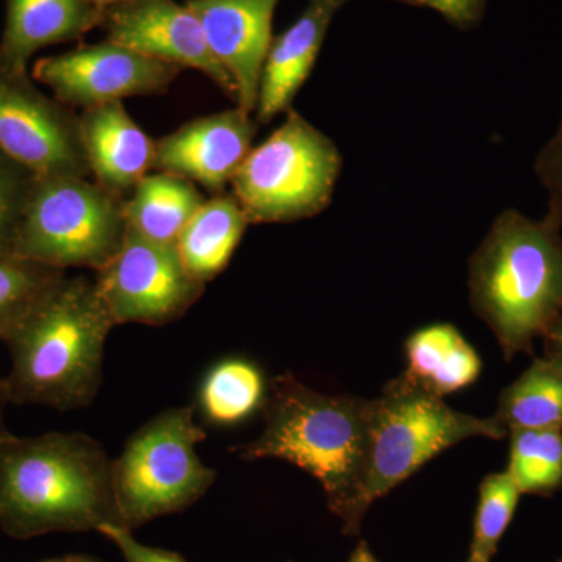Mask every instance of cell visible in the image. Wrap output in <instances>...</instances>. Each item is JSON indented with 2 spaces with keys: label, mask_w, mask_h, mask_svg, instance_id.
I'll return each instance as SVG.
<instances>
[{
  "label": "cell",
  "mask_w": 562,
  "mask_h": 562,
  "mask_svg": "<svg viewBox=\"0 0 562 562\" xmlns=\"http://www.w3.org/2000/svg\"><path fill=\"white\" fill-rule=\"evenodd\" d=\"M205 439L195 422V406L166 409L133 432L111 461L122 527L135 530L183 512L209 492L216 472L195 452Z\"/></svg>",
  "instance_id": "8992f818"
},
{
  "label": "cell",
  "mask_w": 562,
  "mask_h": 562,
  "mask_svg": "<svg viewBox=\"0 0 562 562\" xmlns=\"http://www.w3.org/2000/svg\"><path fill=\"white\" fill-rule=\"evenodd\" d=\"M369 464L361 509L419 471L432 458L471 438L503 439L497 417H479L450 408L442 397L420 390L401 375L371 401Z\"/></svg>",
  "instance_id": "5b68a950"
},
{
  "label": "cell",
  "mask_w": 562,
  "mask_h": 562,
  "mask_svg": "<svg viewBox=\"0 0 562 562\" xmlns=\"http://www.w3.org/2000/svg\"><path fill=\"white\" fill-rule=\"evenodd\" d=\"M41 562H103L99 558L90 557V554H68V557L54 558V560Z\"/></svg>",
  "instance_id": "d6a6232c"
},
{
  "label": "cell",
  "mask_w": 562,
  "mask_h": 562,
  "mask_svg": "<svg viewBox=\"0 0 562 562\" xmlns=\"http://www.w3.org/2000/svg\"><path fill=\"white\" fill-rule=\"evenodd\" d=\"M79 117L81 140L95 183L127 201L154 168L155 140L132 120L124 102L83 109Z\"/></svg>",
  "instance_id": "9a60e30c"
},
{
  "label": "cell",
  "mask_w": 562,
  "mask_h": 562,
  "mask_svg": "<svg viewBox=\"0 0 562 562\" xmlns=\"http://www.w3.org/2000/svg\"><path fill=\"white\" fill-rule=\"evenodd\" d=\"M257 125L238 106L184 122L155 140L154 169L222 194L250 154Z\"/></svg>",
  "instance_id": "4fadbf2b"
},
{
  "label": "cell",
  "mask_w": 562,
  "mask_h": 562,
  "mask_svg": "<svg viewBox=\"0 0 562 562\" xmlns=\"http://www.w3.org/2000/svg\"><path fill=\"white\" fill-rule=\"evenodd\" d=\"M195 183L171 173H149L125 201L128 228L154 241L176 244L203 202Z\"/></svg>",
  "instance_id": "ffe728a7"
},
{
  "label": "cell",
  "mask_w": 562,
  "mask_h": 562,
  "mask_svg": "<svg viewBox=\"0 0 562 562\" xmlns=\"http://www.w3.org/2000/svg\"><path fill=\"white\" fill-rule=\"evenodd\" d=\"M268 386L254 362L232 358L217 362L202 380L198 408L213 425H236L262 409Z\"/></svg>",
  "instance_id": "7402d4cb"
},
{
  "label": "cell",
  "mask_w": 562,
  "mask_h": 562,
  "mask_svg": "<svg viewBox=\"0 0 562 562\" xmlns=\"http://www.w3.org/2000/svg\"><path fill=\"white\" fill-rule=\"evenodd\" d=\"M338 0H310L299 20L288 31L273 36L258 91L257 122L269 124L273 117L292 110V102L316 65L322 44Z\"/></svg>",
  "instance_id": "2e32d148"
},
{
  "label": "cell",
  "mask_w": 562,
  "mask_h": 562,
  "mask_svg": "<svg viewBox=\"0 0 562 562\" xmlns=\"http://www.w3.org/2000/svg\"><path fill=\"white\" fill-rule=\"evenodd\" d=\"M125 199L88 177H36L14 254L50 268L99 271L120 251Z\"/></svg>",
  "instance_id": "ba28073f"
},
{
  "label": "cell",
  "mask_w": 562,
  "mask_h": 562,
  "mask_svg": "<svg viewBox=\"0 0 562 562\" xmlns=\"http://www.w3.org/2000/svg\"><path fill=\"white\" fill-rule=\"evenodd\" d=\"M0 149L38 177H90L79 114L29 74L0 69Z\"/></svg>",
  "instance_id": "30bf717a"
},
{
  "label": "cell",
  "mask_w": 562,
  "mask_h": 562,
  "mask_svg": "<svg viewBox=\"0 0 562 562\" xmlns=\"http://www.w3.org/2000/svg\"><path fill=\"white\" fill-rule=\"evenodd\" d=\"M106 40L179 66L201 70L225 94L236 99V87L211 52L201 21L176 0H125L105 10Z\"/></svg>",
  "instance_id": "7c38bea8"
},
{
  "label": "cell",
  "mask_w": 562,
  "mask_h": 562,
  "mask_svg": "<svg viewBox=\"0 0 562 562\" xmlns=\"http://www.w3.org/2000/svg\"><path fill=\"white\" fill-rule=\"evenodd\" d=\"M113 327L95 281L65 273L3 335L11 355L10 402L63 413L90 406L101 390Z\"/></svg>",
  "instance_id": "7a4b0ae2"
},
{
  "label": "cell",
  "mask_w": 562,
  "mask_h": 562,
  "mask_svg": "<svg viewBox=\"0 0 562 562\" xmlns=\"http://www.w3.org/2000/svg\"><path fill=\"white\" fill-rule=\"evenodd\" d=\"M338 2L341 3L342 7L347 0H338ZM397 2L409 3V5H422V0H397Z\"/></svg>",
  "instance_id": "e575fe53"
},
{
  "label": "cell",
  "mask_w": 562,
  "mask_h": 562,
  "mask_svg": "<svg viewBox=\"0 0 562 562\" xmlns=\"http://www.w3.org/2000/svg\"><path fill=\"white\" fill-rule=\"evenodd\" d=\"M406 380L446 397L471 386L482 373V360L453 325L422 328L406 341Z\"/></svg>",
  "instance_id": "ac0fdd59"
},
{
  "label": "cell",
  "mask_w": 562,
  "mask_h": 562,
  "mask_svg": "<svg viewBox=\"0 0 562 562\" xmlns=\"http://www.w3.org/2000/svg\"><path fill=\"white\" fill-rule=\"evenodd\" d=\"M121 525L111 460L83 432L0 441V528L10 538L99 531Z\"/></svg>",
  "instance_id": "6da1fadb"
},
{
  "label": "cell",
  "mask_w": 562,
  "mask_h": 562,
  "mask_svg": "<svg viewBox=\"0 0 562 562\" xmlns=\"http://www.w3.org/2000/svg\"><path fill=\"white\" fill-rule=\"evenodd\" d=\"M506 430H562V368L547 357L532 361L501 394L497 414Z\"/></svg>",
  "instance_id": "44dd1931"
},
{
  "label": "cell",
  "mask_w": 562,
  "mask_h": 562,
  "mask_svg": "<svg viewBox=\"0 0 562 562\" xmlns=\"http://www.w3.org/2000/svg\"><path fill=\"white\" fill-rule=\"evenodd\" d=\"M88 2H90L91 5L98 7V9L105 11L106 9H110V7L125 2V0H88Z\"/></svg>",
  "instance_id": "836d02e7"
},
{
  "label": "cell",
  "mask_w": 562,
  "mask_h": 562,
  "mask_svg": "<svg viewBox=\"0 0 562 562\" xmlns=\"http://www.w3.org/2000/svg\"><path fill=\"white\" fill-rule=\"evenodd\" d=\"M65 273L14 251L0 254V339Z\"/></svg>",
  "instance_id": "cb8c5ba5"
},
{
  "label": "cell",
  "mask_w": 562,
  "mask_h": 562,
  "mask_svg": "<svg viewBox=\"0 0 562 562\" xmlns=\"http://www.w3.org/2000/svg\"><path fill=\"white\" fill-rule=\"evenodd\" d=\"M342 157L297 111L247 155L232 180L249 224H286L322 213L333 199Z\"/></svg>",
  "instance_id": "52a82bcc"
},
{
  "label": "cell",
  "mask_w": 562,
  "mask_h": 562,
  "mask_svg": "<svg viewBox=\"0 0 562 562\" xmlns=\"http://www.w3.org/2000/svg\"><path fill=\"white\" fill-rule=\"evenodd\" d=\"M247 225L249 220L232 192L206 199L176 243L191 276L205 284L216 279L231 262Z\"/></svg>",
  "instance_id": "d6986e66"
},
{
  "label": "cell",
  "mask_w": 562,
  "mask_h": 562,
  "mask_svg": "<svg viewBox=\"0 0 562 562\" xmlns=\"http://www.w3.org/2000/svg\"><path fill=\"white\" fill-rule=\"evenodd\" d=\"M180 72L179 66L146 57L110 40L41 58L33 66V77L70 109L162 94Z\"/></svg>",
  "instance_id": "8fae6325"
},
{
  "label": "cell",
  "mask_w": 562,
  "mask_h": 562,
  "mask_svg": "<svg viewBox=\"0 0 562 562\" xmlns=\"http://www.w3.org/2000/svg\"><path fill=\"white\" fill-rule=\"evenodd\" d=\"M422 5L438 11L458 27H468L482 18L484 0H422Z\"/></svg>",
  "instance_id": "f1b7e54d"
},
{
  "label": "cell",
  "mask_w": 562,
  "mask_h": 562,
  "mask_svg": "<svg viewBox=\"0 0 562 562\" xmlns=\"http://www.w3.org/2000/svg\"><path fill=\"white\" fill-rule=\"evenodd\" d=\"M280 0H187L201 21L206 43L236 87V106L257 110L262 66L272 43Z\"/></svg>",
  "instance_id": "5bb4252c"
},
{
  "label": "cell",
  "mask_w": 562,
  "mask_h": 562,
  "mask_svg": "<svg viewBox=\"0 0 562 562\" xmlns=\"http://www.w3.org/2000/svg\"><path fill=\"white\" fill-rule=\"evenodd\" d=\"M349 562H380L373 557L371 549H369L368 542L361 541L358 543L357 549L351 553Z\"/></svg>",
  "instance_id": "1f68e13d"
},
{
  "label": "cell",
  "mask_w": 562,
  "mask_h": 562,
  "mask_svg": "<svg viewBox=\"0 0 562 562\" xmlns=\"http://www.w3.org/2000/svg\"><path fill=\"white\" fill-rule=\"evenodd\" d=\"M562 221H536L517 210L498 214L469 262L473 312L494 331L505 360L562 316Z\"/></svg>",
  "instance_id": "277c9868"
},
{
  "label": "cell",
  "mask_w": 562,
  "mask_h": 562,
  "mask_svg": "<svg viewBox=\"0 0 562 562\" xmlns=\"http://www.w3.org/2000/svg\"><path fill=\"white\" fill-rule=\"evenodd\" d=\"M105 11L88 0H7L0 69L27 74L36 52L83 38L103 24Z\"/></svg>",
  "instance_id": "e0dca14e"
},
{
  "label": "cell",
  "mask_w": 562,
  "mask_h": 562,
  "mask_svg": "<svg viewBox=\"0 0 562 562\" xmlns=\"http://www.w3.org/2000/svg\"><path fill=\"white\" fill-rule=\"evenodd\" d=\"M465 562H480V561L471 560V558H469V560Z\"/></svg>",
  "instance_id": "d590c367"
},
{
  "label": "cell",
  "mask_w": 562,
  "mask_h": 562,
  "mask_svg": "<svg viewBox=\"0 0 562 562\" xmlns=\"http://www.w3.org/2000/svg\"><path fill=\"white\" fill-rule=\"evenodd\" d=\"M9 403H11L9 387H7L5 379H0V441L11 435L5 425V408Z\"/></svg>",
  "instance_id": "4dcf8cb0"
},
{
  "label": "cell",
  "mask_w": 562,
  "mask_h": 562,
  "mask_svg": "<svg viewBox=\"0 0 562 562\" xmlns=\"http://www.w3.org/2000/svg\"><path fill=\"white\" fill-rule=\"evenodd\" d=\"M36 173L0 149V254L14 251Z\"/></svg>",
  "instance_id": "484cf974"
},
{
  "label": "cell",
  "mask_w": 562,
  "mask_h": 562,
  "mask_svg": "<svg viewBox=\"0 0 562 562\" xmlns=\"http://www.w3.org/2000/svg\"><path fill=\"white\" fill-rule=\"evenodd\" d=\"M560 562H562V560Z\"/></svg>",
  "instance_id": "8d00e7d4"
},
{
  "label": "cell",
  "mask_w": 562,
  "mask_h": 562,
  "mask_svg": "<svg viewBox=\"0 0 562 562\" xmlns=\"http://www.w3.org/2000/svg\"><path fill=\"white\" fill-rule=\"evenodd\" d=\"M520 492L508 471L491 473L480 484V501L473 520L471 560L491 562L506 528L512 524Z\"/></svg>",
  "instance_id": "d4e9b609"
},
{
  "label": "cell",
  "mask_w": 562,
  "mask_h": 562,
  "mask_svg": "<svg viewBox=\"0 0 562 562\" xmlns=\"http://www.w3.org/2000/svg\"><path fill=\"white\" fill-rule=\"evenodd\" d=\"M99 532L120 549L125 562H188L179 553L136 541L133 530L122 525H103Z\"/></svg>",
  "instance_id": "83f0119b"
},
{
  "label": "cell",
  "mask_w": 562,
  "mask_h": 562,
  "mask_svg": "<svg viewBox=\"0 0 562 562\" xmlns=\"http://www.w3.org/2000/svg\"><path fill=\"white\" fill-rule=\"evenodd\" d=\"M509 475L522 494L549 495L562 486V430H512Z\"/></svg>",
  "instance_id": "603a6c76"
},
{
  "label": "cell",
  "mask_w": 562,
  "mask_h": 562,
  "mask_svg": "<svg viewBox=\"0 0 562 562\" xmlns=\"http://www.w3.org/2000/svg\"><path fill=\"white\" fill-rule=\"evenodd\" d=\"M265 430L239 449L243 460L276 458L297 465L321 483L328 508L357 535L364 513L362 487L369 464L371 401L310 390L292 373L268 387Z\"/></svg>",
  "instance_id": "3957f363"
},
{
  "label": "cell",
  "mask_w": 562,
  "mask_h": 562,
  "mask_svg": "<svg viewBox=\"0 0 562 562\" xmlns=\"http://www.w3.org/2000/svg\"><path fill=\"white\" fill-rule=\"evenodd\" d=\"M535 171L549 194L547 211L562 221V113L557 132L536 158Z\"/></svg>",
  "instance_id": "4316f807"
},
{
  "label": "cell",
  "mask_w": 562,
  "mask_h": 562,
  "mask_svg": "<svg viewBox=\"0 0 562 562\" xmlns=\"http://www.w3.org/2000/svg\"><path fill=\"white\" fill-rule=\"evenodd\" d=\"M95 286L114 325H166L180 319L205 292L181 261L176 244L127 228L120 251L95 271Z\"/></svg>",
  "instance_id": "9c48e42d"
},
{
  "label": "cell",
  "mask_w": 562,
  "mask_h": 562,
  "mask_svg": "<svg viewBox=\"0 0 562 562\" xmlns=\"http://www.w3.org/2000/svg\"><path fill=\"white\" fill-rule=\"evenodd\" d=\"M543 339H546V357L562 368V316L554 322Z\"/></svg>",
  "instance_id": "f546056e"
}]
</instances>
